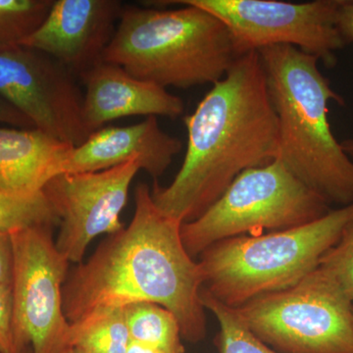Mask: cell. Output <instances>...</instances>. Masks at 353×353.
Returning a JSON list of instances; mask_svg holds the SVG:
<instances>
[{
    "mask_svg": "<svg viewBox=\"0 0 353 353\" xmlns=\"http://www.w3.org/2000/svg\"><path fill=\"white\" fill-rule=\"evenodd\" d=\"M129 226L102 241L85 263L69 270L62 305L70 323L99 307L158 304L173 313L183 340L206 336L201 266L183 245V223L155 205L146 183L134 189Z\"/></svg>",
    "mask_w": 353,
    "mask_h": 353,
    "instance_id": "1",
    "label": "cell"
},
{
    "mask_svg": "<svg viewBox=\"0 0 353 353\" xmlns=\"http://www.w3.org/2000/svg\"><path fill=\"white\" fill-rule=\"evenodd\" d=\"M188 148L170 185L152 201L183 223L201 217L236 176L277 159L279 124L259 51L236 58L196 110L183 117Z\"/></svg>",
    "mask_w": 353,
    "mask_h": 353,
    "instance_id": "2",
    "label": "cell"
},
{
    "mask_svg": "<svg viewBox=\"0 0 353 353\" xmlns=\"http://www.w3.org/2000/svg\"><path fill=\"white\" fill-rule=\"evenodd\" d=\"M278 117L277 159L331 205L353 203V162L332 132L328 105L345 101L318 68L317 58L292 46L259 50Z\"/></svg>",
    "mask_w": 353,
    "mask_h": 353,
    "instance_id": "3",
    "label": "cell"
},
{
    "mask_svg": "<svg viewBox=\"0 0 353 353\" xmlns=\"http://www.w3.org/2000/svg\"><path fill=\"white\" fill-rule=\"evenodd\" d=\"M240 57L226 25L199 7L123 6L102 62L161 88L214 85Z\"/></svg>",
    "mask_w": 353,
    "mask_h": 353,
    "instance_id": "4",
    "label": "cell"
},
{
    "mask_svg": "<svg viewBox=\"0 0 353 353\" xmlns=\"http://www.w3.org/2000/svg\"><path fill=\"white\" fill-rule=\"evenodd\" d=\"M353 218V203L284 231L218 241L197 257L201 292L230 308L289 289L314 271Z\"/></svg>",
    "mask_w": 353,
    "mask_h": 353,
    "instance_id": "5",
    "label": "cell"
},
{
    "mask_svg": "<svg viewBox=\"0 0 353 353\" xmlns=\"http://www.w3.org/2000/svg\"><path fill=\"white\" fill-rule=\"evenodd\" d=\"M330 211L321 196L276 159L236 176L201 217L182 224L181 236L197 259L218 241L303 226Z\"/></svg>",
    "mask_w": 353,
    "mask_h": 353,
    "instance_id": "6",
    "label": "cell"
},
{
    "mask_svg": "<svg viewBox=\"0 0 353 353\" xmlns=\"http://www.w3.org/2000/svg\"><path fill=\"white\" fill-rule=\"evenodd\" d=\"M280 353H353V304L319 267L289 289L233 308Z\"/></svg>",
    "mask_w": 353,
    "mask_h": 353,
    "instance_id": "7",
    "label": "cell"
},
{
    "mask_svg": "<svg viewBox=\"0 0 353 353\" xmlns=\"http://www.w3.org/2000/svg\"><path fill=\"white\" fill-rule=\"evenodd\" d=\"M54 226H34L10 233L13 248V334L17 353H64L70 348V322L62 288L70 262L53 241Z\"/></svg>",
    "mask_w": 353,
    "mask_h": 353,
    "instance_id": "8",
    "label": "cell"
},
{
    "mask_svg": "<svg viewBox=\"0 0 353 353\" xmlns=\"http://www.w3.org/2000/svg\"><path fill=\"white\" fill-rule=\"evenodd\" d=\"M199 7L222 21L239 57L273 46H292L317 58L327 68L347 46L336 28L340 0L294 3L279 0H178Z\"/></svg>",
    "mask_w": 353,
    "mask_h": 353,
    "instance_id": "9",
    "label": "cell"
},
{
    "mask_svg": "<svg viewBox=\"0 0 353 353\" xmlns=\"http://www.w3.org/2000/svg\"><path fill=\"white\" fill-rule=\"evenodd\" d=\"M77 79L41 51L23 46L0 50V97L36 129L73 146L83 145L90 136Z\"/></svg>",
    "mask_w": 353,
    "mask_h": 353,
    "instance_id": "10",
    "label": "cell"
},
{
    "mask_svg": "<svg viewBox=\"0 0 353 353\" xmlns=\"http://www.w3.org/2000/svg\"><path fill=\"white\" fill-rule=\"evenodd\" d=\"M139 170L138 160H132L108 170L60 174L44 185L43 194L59 219L55 245L70 263H82L97 236L124 228L121 212Z\"/></svg>",
    "mask_w": 353,
    "mask_h": 353,
    "instance_id": "11",
    "label": "cell"
},
{
    "mask_svg": "<svg viewBox=\"0 0 353 353\" xmlns=\"http://www.w3.org/2000/svg\"><path fill=\"white\" fill-rule=\"evenodd\" d=\"M123 6L120 0H54L43 24L22 46L54 58L79 78L102 62Z\"/></svg>",
    "mask_w": 353,
    "mask_h": 353,
    "instance_id": "12",
    "label": "cell"
},
{
    "mask_svg": "<svg viewBox=\"0 0 353 353\" xmlns=\"http://www.w3.org/2000/svg\"><path fill=\"white\" fill-rule=\"evenodd\" d=\"M180 139L165 132L150 116L128 127H106L92 132L83 145L73 146L61 174L108 170L138 160L141 170L157 181L182 150Z\"/></svg>",
    "mask_w": 353,
    "mask_h": 353,
    "instance_id": "13",
    "label": "cell"
},
{
    "mask_svg": "<svg viewBox=\"0 0 353 353\" xmlns=\"http://www.w3.org/2000/svg\"><path fill=\"white\" fill-rule=\"evenodd\" d=\"M78 79L85 90L83 117L90 134L120 118L163 116L176 119L185 112L181 97L134 78L118 65L101 62Z\"/></svg>",
    "mask_w": 353,
    "mask_h": 353,
    "instance_id": "14",
    "label": "cell"
},
{
    "mask_svg": "<svg viewBox=\"0 0 353 353\" xmlns=\"http://www.w3.org/2000/svg\"><path fill=\"white\" fill-rule=\"evenodd\" d=\"M73 145L36 129L0 127V190L17 194L43 192Z\"/></svg>",
    "mask_w": 353,
    "mask_h": 353,
    "instance_id": "15",
    "label": "cell"
},
{
    "mask_svg": "<svg viewBox=\"0 0 353 353\" xmlns=\"http://www.w3.org/2000/svg\"><path fill=\"white\" fill-rule=\"evenodd\" d=\"M131 343L124 307H99L70 323V347L88 353H127Z\"/></svg>",
    "mask_w": 353,
    "mask_h": 353,
    "instance_id": "16",
    "label": "cell"
},
{
    "mask_svg": "<svg viewBox=\"0 0 353 353\" xmlns=\"http://www.w3.org/2000/svg\"><path fill=\"white\" fill-rule=\"evenodd\" d=\"M130 338L162 353H185L180 325L173 313L152 303L124 306Z\"/></svg>",
    "mask_w": 353,
    "mask_h": 353,
    "instance_id": "17",
    "label": "cell"
},
{
    "mask_svg": "<svg viewBox=\"0 0 353 353\" xmlns=\"http://www.w3.org/2000/svg\"><path fill=\"white\" fill-rule=\"evenodd\" d=\"M54 0H0V50L22 46L41 27Z\"/></svg>",
    "mask_w": 353,
    "mask_h": 353,
    "instance_id": "18",
    "label": "cell"
},
{
    "mask_svg": "<svg viewBox=\"0 0 353 353\" xmlns=\"http://www.w3.org/2000/svg\"><path fill=\"white\" fill-rule=\"evenodd\" d=\"M44 225L58 226L59 219L43 192L17 194L0 190V232Z\"/></svg>",
    "mask_w": 353,
    "mask_h": 353,
    "instance_id": "19",
    "label": "cell"
},
{
    "mask_svg": "<svg viewBox=\"0 0 353 353\" xmlns=\"http://www.w3.org/2000/svg\"><path fill=\"white\" fill-rule=\"evenodd\" d=\"M201 299L204 307L215 315L219 324L217 343L220 353H280L259 340L233 308L202 292Z\"/></svg>",
    "mask_w": 353,
    "mask_h": 353,
    "instance_id": "20",
    "label": "cell"
},
{
    "mask_svg": "<svg viewBox=\"0 0 353 353\" xmlns=\"http://www.w3.org/2000/svg\"><path fill=\"white\" fill-rule=\"evenodd\" d=\"M318 267L340 285L353 304V218Z\"/></svg>",
    "mask_w": 353,
    "mask_h": 353,
    "instance_id": "21",
    "label": "cell"
},
{
    "mask_svg": "<svg viewBox=\"0 0 353 353\" xmlns=\"http://www.w3.org/2000/svg\"><path fill=\"white\" fill-rule=\"evenodd\" d=\"M0 353H17L13 334L12 285L0 284Z\"/></svg>",
    "mask_w": 353,
    "mask_h": 353,
    "instance_id": "22",
    "label": "cell"
},
{
    "mask_svg": "<svg viewBox=\"0 0 353 353\" xmlns=\"http://www.w3.org/2000/svg\"><path fill=\"white\" fill-rule=\"evenodd\" d=\"M13 248L10 234L0 232V284L12 285Z\"/></svg>",
    "mask_w": 353,
    "mask_h": 353,
    "instance_id": "23",
    "label": "cell"
},
{
    "mask_svg": "<svg viewBox=\"0 0 353 353\" xmlns=\"http://www.w3.org/2000/svg\"><path fill=\"white\" fill-rule=\"evenodd\" d=\"M336 28L347 44L353 43V0H340Z\"/></svg>",
    "mask_w": 353,
    "mask_h": 353,
    "instance_id": "24",
    "label": "cell"
},
{
    "mask_svg": "<svg viewBox=\"0 0 353 353\" xmlns=\"http://www.w3.org/2000/svg\"><path fill=\"white\" fill-rule=\"evenodd\" d=\"M0 122L20 127L21 129H34V124L24 114L21 113L12 104L0 97Z\"/></svg>",
    "mask_w": 353,
    "mask_h": 353,
    "instance_id": "25",
    "label": "cell"
},
{
    "mask_svg": "<svg viewBox=\"0 0 353 353\" xmlns=\"http://www.w3.org/2000/svg\"><path fill=\"white\" fill-rule=\"evenodd\" d=\"M127 353H162L157 352V350H153L145 345H141V343H134L131 341L130 343L129 347H128Z\"/></svg>",
    "mask_w": 353,
    "mask_h": 353,
    "instance_id": "26",
    "label": "cell"
},
{
    "mask_svg": "<svg viewBox=\"0 0 353 353\" xmlns=\"http://www.w3.org/2000/svg\"><path fill=\"white\" fill-rule=\"evenodd\" d=\"M341 145L343 152H345V154H347L353 162V139H345L343 143H341Z\"/></svg>",
    "mask_w": 353,
    "mask_h": 353,
    "instance_id": "27",
    "label": "cell"
},
{
    "mask_svg": "<svg viewBox=\"0 0 353 353\" xmlns=\"http://www.w3.org/2000/svg\"><path fill=\"white\" fill-rule=\"evenodd\" d=\"M64 353H88L85 352H83V350H80V348L77 347H70L67 352H65Z\"/></svg>",
    "mask_w": 353,
    "mask_h": 353,
    "instance_id": "28",
    "label": "cell"
},
{
    "mask_svg": "<svg viewBox=\"0 0 353 353\" xmlns=\"http://www.w3.org/2000/svg\"><path fill=\"white\" fill-rule=\"evenodd\" d=\"M18 353H32V348L30 347L23 348V350H20V352Z\"/></svg>",
    "mask_w": 353,
    "mask_h": 353,
    "instance_id": "29",
    "label": "cell"
}]
</instances>
